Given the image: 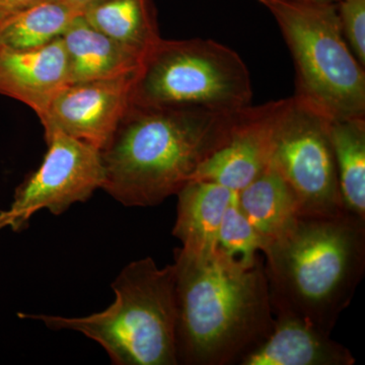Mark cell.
<instances>
[{
    "label": "cell",
    "instance_id": "obj_1",
    "mask_svg": "<svg viewBox=\"0 0 365 365\" xmlns=\"http://www.w3.org/2000/svg\"><path fill=\"white\" fill-rule=\"evenodd\" d=\"M178 364L240 365L275 324L263 258L175 250Z\"/></svg>",
    "mask_w": 365,
    "mask_h": 365
},
{
    "label": "cell",
    "instance_id": "obj_2",
    "mask_svg": "<svg viewBox=\"0 0 365 365\" xmlns=\"http://www.w3.org/2000/svg\"><path fill=\"white\" fill-rule=\"evenodd\" d=\"M246 109L215 112L132 104L101 151L102 189L126 207L163 203L227 143Z\"/></svg>",
    "mask_w": 365,
    "mask_h": 365
},
{
    "label": "cell",
    "instance_id": "obj_3",
    "mask_svg": "<svg viewBox=\"0 0 365 365\" xmlns=\"http://www.w3.org/2000/svg\"><path fill=\"white\" fill-rule=\"evenodd\" d=\"M274 317L331 334L365 272V220L299 215L262 251Z\"/></svg>",
    "mask_w": 365,
    "mask_h": 365
},
{
    "label": "cell",
    "instance_id": "obj_4",
    "mask_svg": "<svg viewBox=\"0 0 365 365\" xmlns=\"http://www.w3.org/2000/svg\"><path fill=\"white\" fill-rule=\"evenodd\" d=\"M175 266L150 257L125 266L112 283L114 302L78 318L19 313L53 331H74L104 348L115 365H178Z\"/></svg>",
    "mask_w": 365,
    "mask_h": 365
},
{
    "label": "cell",
    "instance_id": "obj_5",
    "mask_svg": "<svg viewBox=\"0 0 365 365\" xmlns=\"http://www.w3.org/2000/svg\"><path fill=\"white\" fill-rule=\"evenodd\" d=\"M295 71L294 97L329 120L365 118V67L341 32L336 4H266Z\"/></svg>",
    "mask_w": 365,
    "mask_h": 365
},
{
    "label": "cell",
    "instance_id": "obj_6",
    "mask_svg": "<svg viewBox=\"0 0 365 365\" xmlns=\"http://www.w3.org/2000/svg\"><path fill=\"white\" fill-rule=\"evenodd\" d=\"M252 98L248 67L235 50L210 39L162 38L137 72L132 104L237 112Z\"/></svg>",
    "mask_w": 365,
    "mask_h": 365
},
{
    "label": "cell",
    "instance_id": "obj_7",
    "mask_svg": "<svg viewBox=\"0 0 365 365\" xmlns=\"http://www.w3.org/2000/svg\"><path fill=\"white\" fill-rule=\"evenodd\" d=\"M330 122L294 96L282 100L274 127L270 165L294 192L300 215L346 212L341 200Z\"/></svg>",
    "mask_w": 365,
    "mask_h": 365
},
{
    "label": "cell",
    "instance_id": "obj_8",
    "mask_svg": "<svg viewBox=\"0 0 365 365\" xmlns=\"http://www.w3.org/2000/svg\"><path fill=\"white\" fill-rule=\"evenodd\" d=\"M45 138L48 150L39 168L19 185L9 207L0 210V230L24 232L40 210L63 215L102 189L105 172L100 150L63 132H50Z\"/></svg>",
    "mask_w": 365,
    "mask_h": 365
},
{
    "label": "cell",
    "instance_id": "obj_9",
    "mask_svg": "<svg viewBox=\"0 0 365 365\" xmlns=\"http://www.w3.org/2000/svg\"><path fill=\"white\" fill-rule=\"evenodd\" d=\"M137 72L67 83L53 98L41 120L45 135L63 132L104 150L130 109Z\"/></svg>",
    "mask_w": 365,
    "mask_h": 365
},
{
    "label": "cell",
    "instance_id": "obj_10",
    "mask_svg": "<svg viewBox=\"0 0 365 365\" xmlns=\"http://www.w3.org/2000/svg\"><path fill=\"white\" fill-rule=\"evenodd\" d=\"M281 105L282 100L247 108L227 143L199 165L191 180L216 182L235 193L249 186L270 165Z\"/></svg>",
    "mask_w": 365,
    "mask_h": 365
},
{
    "label": "cell",
    "instance_id": "obj_11",
    "mask_svg": "<svg viewBox=\"0 0 365 365\" xmlns=\"http://www.w3.org/2000/svg\"><path fill=\"white\" fill-rule=\"evenodd\" d=\"M68 83V63L62 37L35 49L0 48V93L45 116L53 98Z\"/></svg>",
    "mask_w": 365,
    "mask_h": 365
},
{
    "label": "cell",
    "instance_id": "obj_12",
    "mask_svg": "<svg viewBox=\"0 0 365 365\" xmlns=\"http://www.w3.org/2000/svg\"><path fill=\"white\" fill-rule=\"evenodd\" d=\"M302 319L275 317L272 332L240 365H353L351 351Z\"/></svg>",
    "mask_w": 365,
    "mask_h": 365
},
{
    "label": "cell",
    "instance_id": "obj_13",
    "mask_svg": "<svg viewBox=\"0 0 365 365\" xmlns=\"http://www.w3.org/2000/svg\"><path fill=\"white\" fill-rule=\"evenodd\" d=\"M68 63V83L118 78L138 71L143 57L98 32L78 16L62 36Z\"/></svg>",
    "mask_w": 365,
    "mask_h": 365
},
{
    "label": "cell",
    "instance_id": "obj_14",
    "mask_svg": "<svg viewBox=\"0 0 365 365\" xmlns=\"http://www.w3.org/2000/svg\"><path fill=\"white\" fill-rule=\"evenodd\" d=\"M177 220L173 235L181 248L195 254L217 249V237L225 211L235 192L213 182L191 180L176 194Z\"/></svg>",
    "mask_w": 365,
    "mask_h": 365
},
{
    "label": "cell",
    "instance_id": "obj_15",
    "mask_svg": "<svg viewBox=\"0 0 365 365\" xmlns=\"http://www.w3.org/2000/svg\"><path fill=\"white\" fill-rule=\"evenodd\" d=\"M83 18L98 32L145 58L162 40L153 0H98Z\"/></svg>",
    "mask_w": 365,
    "mask_h": 365
},
{
    "label": "cell",
    "instance_id": "obj_16",
    "mask_svg": "<svg viewBox=\"0 0 365 365\" xmlns=\"http://www.w3.org/2000/svg\"><path fill=\"white\" fill-rule=\"evenodd\" d=\"M237 201L244 215L263 237L265 246L282 234L300 215L294 192L271 165L249 186L237 193Z\"/></svg>",
    "mask_w": 365,
    "mask_h": 365
},
{
    "label": "cell",
    "instance_id": "obj_17",
    "mask_svg": "<svg viewBox=\"0 0 365 365\" xmlns=\"http://www.w3.org/2000/svg\"><path fill=\"white\" fill-rule=\"evenodd\" d=\"M83 13V7L66 0H44L1 21L0 48L28 50L49 44Z\"/></svg>",
    "mask_w": 365,
    "mask_h": 365
},
{
    "label": "cell",
    "instance_id": "obj_18",
    "mask_svg": "<svg viewBox=\"0 0 365 365\" xmlns=\"http://www.w3.org/2000/svg\"><path fill=\"white\" fill-rule=\"evenodd\" d=\"M330 135L343 207L365 220V118L331 120Z\"/></svg>",
    "mask_w": 365,
    "mask_h": 365
},
{
    "label": "cell",
    "instance_id": "obj_19",
    "mask_svg": "<svg viewBox=\"0 0 365 365\" xmlns=\"http://www.w3.org/2000/svg\"><path fill=\"white\" fill-rule=\"evenodd\" d=\"M264 247L265 241L240 208L235 193L218 232V251L245 265H253L261 258Z\"/></svg>",
    "mask_w": 365,
    "mask_h": 365
},
{
    "label": "cell",
    "instance_id": "obj_20",
    "mask_svg": "<svg viewBox=\"0 0 365 365\" xmlns=\"http://www.w3.org/2000/svg\"><path fill=\"white\" fill-rule=\"evenodd\" d=\"M341 32L357 60L365 67V0L336 4Z\"/></svg>",
    "mask_w": 365,
    "mask_h": 365
},
{
    "label": "cell",
    "instance_id": "obj_21",
    "mask_svg": "<svg viewBox=\"0 0 365 365\" xmlns=\"http://www.w3.org/2000/svg\"><path fill=\"white\" fill-rule=\"evenodd\" d=\"M42 1L44 0H0V18L4 20L6 16L19 13Z\"/></svg>",
    "mask_w": 365,
    "mask_h": 365
},
{
    "label": "cell",
    "instance_id": "obj_22",
    "mask_svg": "<svg viewBox=\"0 0 365 365\" xmlns=\"http://www.w3.org/2000/svg\"><path fill=\"white\" fill-rule=\"evenodd\" d=\"M263 6L275 1L285 2H321V4H337L340 0H258Z\"/></svg>",
    "mask_w": 365,
    "mask_h": 365
},
{
    "label": "cell",
    "instance_id": "obj_23",
    "mask_svg": "<svg viewBox=\"0 0 365 365\" xmlns=\"http://www.w3.org/2000/svg\"><path fill=\"white\" fill-rule=\"evenodd\" d=\"M66 1L71 2V4H74V6L83 7V9H85V7L90 6V4H93V2L98 1V0H66Z\"/></svg>",
    "mask_w": 365,
    "mask_h": 365
},
{
    "label": "cell",
    "instance_id": "obj_24",
    "mask_svg": "<svg viewBox=\"0 0 365 365\" xmlns=\"http://www.w3.org/2000/svg\"><path fill=\"white\" fill-rule=\"evenodd\" d=\"M1 21H2V19H1V18H0V23H1Z\"/></svg>",
    "mask_w": 365,
    "mask_h": 365
}]
</instances>
